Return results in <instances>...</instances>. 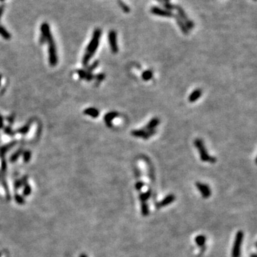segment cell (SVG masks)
Returning a JSON list of instances; mask_svg holds the SVG:
<instances>
[{
	"mask_svg": "<svg viewBox=\"0 0 257 257\" xmlns=\"http://www.w3.org/2000/svg\"><path fill=\"white\" fill-rule=\"evenodd\" d=\"M31 124V121H29V123H27L26 125H24V126H22V127L19 128V129L17 130V131H16V132L21 133V134H26V133L29 131V128H30V125Z\"/></svg>",
	"mask_w": 257,
	"mask_h": 257,
	"instance_id": "22",
	"label": "cell"
},
{
	"mask_svg": "<svg viewBox=\"0 0 257 257\" xmlns=\"http://www.w3.org/2000/svg\"><path fill=\"white\" fill-rule=\"evenodd\" d=\"M195 242L196 244L198 245V246L201 247L204 245L205 242H206V237H205L203 235H198L195 238Z\"/></svg>",
	"mask_w": 257,
	"mask_h": 257,
	"instance_id": "18",
	"label": "cell"
},
{
	"mask_svg": "<svg viewBox=\"0 0 257 257\" xmlns=\"http://www.w3.org/2000/svg\"><path fill=\"white\" fill-rule=\"evenodd\" d=\"M40 29H41V35L44 38L46 42H47L48 45H49L48 50H49V61L50 66H56L58 62V56L56 54V48L54 40L53 39L51 31H50L49 25L46 22L43 23L41 25Z\"/></svg>",
	"mask_w": 257,
	"mask_h": 257,
	"instance_id": "1",
	"label": "cell"
},
{
	"mask_svg": "<svg viewBox=\"0 0 257 257\" xmlns=\"http://www.w3.org/2000/svg\"><path fill=\"white\" fill-rule=\"evenodd\" d=\"M23 158L25 162H28L31 158V152L29 151H25L24 152H23Z\"/></svg>",
	"mask_w": 257,
	"mask_h": 257,
	"instance_id": "27",
	"label": "cell"
},
{
	"mask_svg": "<svg viewBox=\"0 0 257 257\" xmlns=\"http://www.w3.org/2000/svg\"><path fill=\"white\" fill-rule=\"evenodd\" d=\"M119 116V114L116 111H111V112L107 113L104 116V121L107 127H112V120L114 118L117 117Z\"/></svg>",
	"mask_w": 257,
	"mask_h": 257,
	"instance_id": "11",
	"label": "cell"
},
{
	"mask_svg": "<svg viewBox=\"0 0 257 257\" xmlns=\"http://www.w3.org/2000/svg\"><path fill=\"white\" fill-rule=\"evenodd\" d=\"M196 186L198 188V191L201 192L203 198H208L211 196V191L207 184H205V183L201 182H196Z\"/></svg>",
	"mask_w": 257,
	"mask_h": 257,
	"instance_id": "9",
	"label": "cell"
},
{
	"mask_svg": "<svg viewBox=\"0 0 257 257\" xmlns=\"http://www.w3.org/2000/svg\"><path fill=\"white\" fill-rule=\"evenodd\" d=\"M21 153H22V150L21 149H19V151H16V152H15L14 154L10 157V161L14 162V161H16V160L19 157V156L21 154Z\"/></svg>",
	"mask_w": 257,
	"mask_h": 257,
	"instance_id": "26",
	"label": "cell"
},
{
	"mask_svg": "<svg viewBox=\"0 0 257 257\" xmlns=\"http://www.w3.org/2000/svg\"><path fill=\"white\" fill-rule=\"evenodd\" d=\"M175 198H176V197H175L174 195H173V193H170V194L167 195L166 197L163 198L161 201H159V202L156 203V207L157 208L165 207V206H168V205L171 204V203H173V201H174Z\"/></svg>",
	"mask_w": 257,
	"mask_h": 257,
	"instance_id": "10",
	"label": "cell"
},
{
	"mask_svg": "<svg viewBox=\"0 0 257 257\" xmlns=\"http://www.w3.org/2000/svg\"><path fill=\"white\" fill-rule=\"evenodd\" d=\"M108 39L110 44L111 51L113 54H116L118 52V45H117V37H116V32L114 30H111L108 34Z\"/></svg>",
	"mask_w": 257,
	"mask_h": 257,
	"instance_id": "6",
	"label": "cell"
},
{
	"mask_svg": "<svg viewBox=\"0 0 257 257\" xmlns=\"http://www.w3.org/2000/svg\"><path fill=\"white\" fill-rule=\"evenodd\" d=\"M3 124H4V122H3V118L2 116L0 115V128L3 127Z\"/></svg>",
	"mask_w": 257,
	"mask_h": 257,
	"instance_id": "32",
	"label": "cell"
},
{
	"mask_svg": "<svg viewBox=\"0 0 257 257\" xmlns=\"http://www.w3.org/2000/svg\"><path fill=\"white\" fill-rule=\"evenodd\" d=\"M101 36V29H99V28H96V29H95V30L94 31V33H93L92 38H91L89 44H88L87 48H86V52H85L84 57H83L82 64L84 66H87L90 59L92 57L93 55H94V53L96 52V49H98Z\"/></svg>",
	"mask_w": 257,
	"mask_h": 257,
	"instance_id": "2",
	"label": "cell"
},
{
	"mask_svg": "<svg viewBox=\"0 0 257 257\" xmlns=\"http://www.w3.org/2000/svg\"><path fill=\"white\" fill-rule=\"evenodd\" d=\"M81 257H86V256H84V255H83V256H81Z\"/></svg>",
	"mask_w": 257,
	"mask_h": 257,
	"instance_id": "36",
	"label": "cell"
},
{
	"mask_svg": "<svg viewBox=\"0 0 257 257\" xmlns=\"http://www.w3.org/2000/svg\"><path fill=\"white\" fill-rule=\"evenodd\" d=\"M159 124V119L158 118H153L146 125L143 129L146 130V131H151V130L156 129V126H158V124Z\"/></svg>",
	"mask_w": 257,
	"mask_h": 257,
	"instance_id": "13",
	"label": "cell"
},
{
	"mask_svg": "<svg viewBox=\"0 0 257 257\" xmlns=\"http://www.w3.org/2000/svg\"><path fill=\"white\" fill-rule=\"evenodd\" d=\"M194 145L197 148L198 153H199L200 158L201 160L203 162H210V163H215L216 161V158L213 156H211L208 155L207 152V150L205 148L204 144H203V141L200 138H196L194 141Z\"/></svg>",
	"mask_w": 257,
	"mask_h": 257,
	"instance_id": "3",
	"label": "cell"
},
{
	"mask_svg": "<svg viewBox=\"0 0 257 257\" xmlns=\"http://www.w3.org/2000/svg\"><path fill=\"white\" fill-rule=\"evenodd\" d=\"M104 77H105L104 74H101H101H97V76H95V78H96V81H101L103 79H104Z\"/></svg>",
	"mask_w": 257,
	"mask_h": 257,
	"instance_id": "30",
	"label": "cell"
},
{
	"mask_svg": "<svg viewBox=\"0 0 257 257\" xmlns=\"http://www.w3.org/2000/svg\"><path fill=\"white\" fill-rule=\"evenodd\" d=\"M151 196V189H148L144 193H141L139 195V198L141 200V202H146V201Z\"/></svg>",
	"mask_w": 257,
	"mask_h": 257,
	"instance_id": "17",
	"label": "cell"
},
{
	"mask_svg": "<svg viewBox=\"0 0 257 257\" xmlns=\"http://www.w3.org/2000/svg\"><path fill=\"white\" fill-rule=\"evenodd\" d=\"M251 257H256V253H253V254L251 255Z\"/></svg>",
	"mask_w": 257,
	"mask_h": 257,
	"instance_id": "33",
	"label": "cell"
},
{
	"mask_svg": "<svg viewBox=\"0 0 257 257\" xmlns=\"http://www.w3.org/2000/svg\"><path fill=\"white\" fill-rule=\"evenodd\" d=\"M142 76V79L144 81H148V80H150L152 78L153 73L151 70H146L144 72H143L142 76Z\"/></svg>",
	"mask_w": 257,
	"mask_h": 257,
	"instance_id": "24",
	"label": "cell"
},
{
	"mask_svg": "<svg viewBox=\"0 0 257 257\" xmlns=\"http://www.w3.org/2000/svg\"><path fill=\"white\" fill-rule=\"evenodd\" d=\"M151 14L156 15V16H163V17H173L174 14L172 12V11H168L163 8L158 7V6H152L151 8Z\"/></svg>",
	"mask_w": 257,
	"mask_h": 257,
	"instance_id": "8",
	"label": "cell"
},
{
	"mask_svg": "<svg viewBox=\"0 0 257 257\" xmlns=\"http://www.w3.org/2000/svg\"><path fill=\"white\" fill-rule=\"evenodd\" d=\"M84 114L88 115V116H91L93 118H96L99 116V110L95 109V108H88V109H85L84 111Z\"/></svg>",
	"mask_w": 257,
	"mask_h": 257,
	"instance_id": "16",
	"label": "cell"
},
{
	"mask_svg": "<svg viewBox=\"0 0 257 257\" xmlns=\"http://www.w3.org/2000/svg\"><path fill=\"white\" fill-rule=\"evenodd\" d=\"M1 74H0V84H1Z\"/></svg>",
	"mask_w": 257,
	"mask_h": 257,
	"instance_id": "35",
	"label": "cell"
},
{
	"mask_svg": "<svg viewBox=\"0 0 257 257\" xmlns=\"http://www.w3.org/2000/svg\"><path fill=\"white\" fill-rule=\"evenodd\" d=\"M4 1V0H0V1Z\"/></svg>",
	"mask_w": 257,
	"mask_h": 257,
	"instance_id": "37",
	"label": "cell"
},
{
	"mask_svg": "<svg viewBox=\"0 0 257 257\" xmlns=\"http://www.w3.org/2000/svg\"><path fill=\"white\" fill-rule=\"evenodd\" d=\"M4 133H6V134H8V135H10V136H11H11H13V135L14 134V132H13V131L11 130V128L9 127V126L4 128Z\"/></svg>",
	"mask_w": 257,
	"mask_h": 257,
	"instance_id": "29",
	"label": "cell"
},
{
	"mask_svg": "<svg viewBox=\"0 0 257 257\" xmlns=\"http://www.w3.org/2000/svg\"><path fill=\"white\" fill-rule=\"evenodd\" d=\"M243 239V232L242 231H238L236 234L234 241H233L232 250H231V257L241 256V245Z\"/></svg>",
	"mask_w": 257,
	"mask_h": 257,
	"instance_id": "4",
	"label": "cell"
},
{
	"mask_svg": "<svg viewBox=\"0 0 257 257\" xmlns=\"http://www.w3.org/2000/svg\"><path fill=\"white\" fill-rule=\"evenodd\" d=\"M173 18H174L175 20H176V24H177L178 26H179V28L181 29V31H182L183 34L186 35L188 34V33H189V30H188V28L186 27V24H184V22L182 21V19H181L177 14L173 15Z\"/></svg>",
	"mask_w": 257,
	"mask_h": 257,
	"instance_id": "12",
	"label": "cell"
},
{
	"mask_svg": "<svg viewBox=\"0 0 257 257\" xmlns=\"http://www.w3.org/2000/svg\"><path fill=\"white\" fill-rule=\"evenodd\" d=\"M141 214L143 216H146L148 215V213H149V209H148V204L146 203V202H141Z\"/></svg>",
	"mask_w": 257,
	"mask_h": 257,
	"instance_id": "21",
	"label": "cell"
},
{
	"mask_svg": "<svg viewBox=\"0 0 257 257\" xmlns=\"http://www.w3.org/2000/svg\"><path fill=\"white\" fill-rule=\"evenodd\" d=\"M4 8H5V4H0V20H1V16H2L3 13H4Z\"/></svg>",
	"mask_w": 257,
	"mask_h": 257,
	"instance_id": "31",
	"label": "cell"
},
{
	"mask_svg": "<svg viewBox=\"0 0 257 257\" xmlns=\"http://www.w3.org/2000/svg\"><path fill=\"white\" fill-rule=\"evenodd\" d=\"M155 133H156V129L151 130V131H146L143 128V129H135L131 131V134L133 136L142 138L143 139H148L151 136H153Z\"/></svg>",
	"mask_w": 257,
	"mask_h": 257,
	"instance_id": "7",
	"label": "cell"
},
{
	"mask_svg": "<svg viewBox=\"0 0 257 257\" xmlns=\"http://www.w3.org/2000/svg\"><path fill=\"white\" fill-rule=\"evenodd\" d=\"M175 9H176V11H177V14H176L182 19V21L186 24V27L188 28V30L192 29L194 27V23L188 17L183 8L181 6H179V5H176Z\"/></svg>",
	"mask_w": 257,
	"mask_h": 257,
	"instance_id": "5",
	"label": "cell"
},
{
	"mask_svg": "<svg viewBox=\"0 0 257 257\" xmlns=\"http://www.w3.org/2000/svg\"><path fill=\"white\" fill-rule=\"evenodd\" d=\"M0 35L5 39H9L11 38V34L3 26L0 25Z\"/></svg>",
	"mask_w": 257,
	"mask_h": 257,
	"instance_id": "19",
	"label": "cell"
},
{
	"mask_svg": "<svg viewBox=\"0 0 257 257\" xmlns=\"http://www.w3.org/2000/svg\"><path fill=\"white\" fill-rule=\"evenodd\" d=\"M98 66H99V61H95L94 63H92V64L90 65L89 67L86 69V71H87L88 73H92V71H94Z\"/></svg>",
	"mask_w": 257,
	"mask_h": 257,
	"instance_id": "25",
	"label": "cell"
},
{
	"mask_svg": "<svg viewBox=\"0 0 257 257\" xmlns=\"http://www.w3.org/2000/svg\"><path fill=\"white\" fill-rule=\"evenodd\" d=\"M201 94H202V91H201V89H195L194 91L190 94L189 97H188V101H189L190 102H194V101H196V100L199 99L200 96H201Z\"/></svg>",
	"mask_w": 257,
	"mask_h": 257,
	"instance_id": "15",
	"label": "cell"
},
{
	"mask_svg": "<svg viewBox=\"0 0 257 257\" xmlns=\"http://www.w3.org/2000/svg\"><path fill=\"white\" fill-rule=\"evenodd\" d=\"M15 144H16V141H12V142L8 143V144H6V145H5V146H2V147L1 148V149H0V154L1 155L4 154V153H6V151H9V148H11V147L14 146Z\"/></svg>",
	"mask_w": 257,
	"mask_h": 257,
	"instance_id": "20",
	"label": "cell"
},
{
	"mask_svg": "<svg viewBox=\"0 0 257 257\" xmlns=\"http://www.w3.org/2000/svg\"><path fill=\"white\" fill-rule=\"evenodd\" d=\"M117 3L119 6L121 7V9L123 10V11L125 13H129L130 12V8L126 3H124L122 0H117Z\"/></svg>",
	"mask_w": 257,
	"mask_h": 257,
	"instance_id": "23",
	"label": "cell"
},
{
	"mask_svg": "<svg viewBox=\"0 0 257 257\" xmlns=\"http://www.w3.org/2000/svg\"><path fill=\"white\" fill-rule=\"evenodd\" d=\"M163 1L165 2H170V0H163Z\"/></svg>",
	"mask_w": 257,
	"mask_h": 257,
	"instance_id": "34",
	"label": "cell"
},
{
	"mask_svg": "<svg viewBox=\"0 0 257 257\" xmlns=\"http://www.w3.org/2000/svg\"><path fill=\"white\" fill-rule=\"evenodd\" d=\"M77 74L81 79H86L87 81H91L94 78L92 73H88L86 70L79 69L77 71Z\"/></svg>",
	"mask_w": 257,
	"mask_h": 257,
	"instance_id": "14",
	"label": "cell"
},
{
	"mask_svg": "<svg viewBox=\"0 0 257 257\" xmlns=\"http://www.w3.org/2000/svg\"><path fill=\"white\" fill-rule=\"evenodd\" d=\"M143 186H144V183L141 181H138L136 182V185H135V187H136V189L137 191H140L143 188Z\"/></svg>",
	"mask_w": 257,
	"mask_h": 257,
	"instance_id": "28",
	"label": "cell"
}]
</instances>
